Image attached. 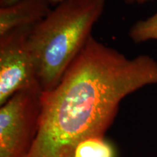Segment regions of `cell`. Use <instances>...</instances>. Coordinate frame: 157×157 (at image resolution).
I'll use <instances>...</instances> for the list:
<instances>
[{
    "label": "cell",
    "mask_w": 157,
    "mask_h": 157,
    "mask_svg": "<svg viewBox=\"0 0 157 157\" xmlns=\"http://www.w3.org/2000/svg\"><path fill=\"white\" fill-rule=\"evenodd\" d=\"M156 84L154 58L129 59L91 36L58 85L42 93L38 132L27 157H74L82 141L104 137L124 98Z\"/></svg>",
    "instance_id": "cell-1"
},
{
    "label": "cell",
    "mask_w": 157,
    "mask_h": 157,
    "mask_svg": "<svg viewBox=\"0 0 157 157\" xmlns=\"http://www.w3.org/2000/svg\"><path fill=\"white\" fill-rule=\"evenodd\" d=\"M105 0H71L33 27L29 47L43 93L53 90L79 54L103 14Z\"/></svg>",
    "instance_id": "cell-2"
},
{
    "label": "cell",
    "mask_w": 157,
    "mask_h": 157,
    "mask_svg": "<svg viewBox=\"0 0 157 157\" xmlns=\"http://www.w3.org/2000/svg\"><path fill=\"white\" fill-rule=\"evenodd\" d=\"M42 94L19 91L1 105L0 157L29 156L38 132Z\"/></svg>",
    "instance_id": "cell-3"
},
{
    "label": "cell",
    "mask_w": 157,
    "mask_h": 157,
    "mask_svg": "<svg viewBox=\"0 0 157 157\" xmlns=\"http://www.w3.org/2000/svg\"><path fill=\"white\" fill-rule=\"evenodd\" d=\"M33 27H21L0 36V105L19 91L43 93L29 47Z\"/></svg>",
    "instance_id": "cell-4"
},
{
    "label": "cell",
    "mask_w": 157,
    "mask_h": 157,
    "mask_svg": "<svg viewBox=\"0 0 157 157\" xmlns=\"http://www.w3.org/2000/svg\"><path fill=\"white\" fill-rule=\"evenodd\" d=\"M50 0H18L0 7V36L13 29L34 26L52 11Z\"/></svg>",
    "instance_id": "cell-5"
},
{
    "label": "cell",
    "mask_w": 157,
    "mask_h": 157,
    "mask_svg": "<svg viewBox=\"0 0 157 157\" xmlns=\"http://www.w3.org/2000/svg\"><path fill=\"white\" fill-rule=\"evenodd\" d=\"M74 157H115V151L104 137H91L78 145Z\"/></svg>",
    "instance_id": "cell-6"
},
{
    "label": "cell",
    "mask_w": 157,
    "mask_h": 157,
    "mask_svg": "<svg viewBox=\"0 0 157 157\" xmlns=\"http://www.w3.org/2000/svg\"><path fill=\"white\" fill-rule=\"evenodd\" d=\"M129 35L135 43L157 40V13L146 20L137 21L129 29Z\"/></svg>",
    "instance_id": "cell-7"
},
{
    "label": "cell",
    "mask_w": 157,
    "mask_h": 157,
    "mask_svg": "<svg viewBox=\"0 0 157 157\" xmlns=\"http://www.w3.org/2000/svg\"><path fill=\"white\" fill-rule=\"evenodd\" d=\"M18 1V0H0V6L1 7H5V6L10 5L12 4L15 3V2ZM52 3H56L57 5L64 2L66 1H71V0H50Z\"/></svg>",
    "instance_id": "cell-8"
},
{
    "label": "cell",
    "mask_w": 157,
    "mask_h": 157,
    "mask_svg": "<svg viewBox=\"0 0 157 157\" xmlns=\"http://www.w3.org/2000/svg\"><path fill=\"white\" fill-rule=\"evenodd\" d=\"M124 2H126L127 4H129V5H132V4H144L147 2L149 1H152V0H124Z\"/></svg>",
    "instance_id": "cell-9"
}]
</instances>
